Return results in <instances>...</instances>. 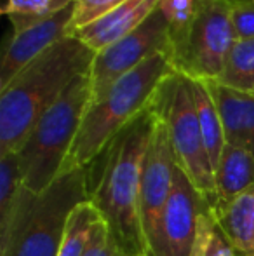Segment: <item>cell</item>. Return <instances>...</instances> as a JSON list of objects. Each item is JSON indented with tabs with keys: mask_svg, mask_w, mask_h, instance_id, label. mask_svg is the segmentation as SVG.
Here are the masks:
<instances>
[{
	"mask_svg": "<svg viewBox=\"0 0 254 256\" xmlns=\"http://www.w3.org/2000/svg\"><path fill=\"white\" fill-rule=\"evenodd\" d=\"M94 56L84 42L68 35L0 91V157L19 154L42 115L80 75L89 74Z\"/></svg>",
	"mask_w": 254,
	"mask_h": 256,
	"instance_id": "cell-1",
	"label": "cell"
},
{
	"mask_svg": "<svg viewBox=\"0 0 254 256\" xmlns=\"http://www.w3.org/2000/svg\"><path fill=\"white\" fill-rule=\"evenodd\" d=\"M152 124L153 108L150 106L113 138L101 154V174L91 192V202L101 212L113 240L126 256H148L141 228L139 196Z\"/></svg>",
	"mask_w": 254,
	"mask_h": 256,
	"instance_id": "cell-2",
	"label": "cell"
},
{
	"mask_svg": "<svg viewBox=\"0 0 254 256\" xmlns=\"http://www.w3.org/2000/svg\"><path fill=\"white\" fill-rule=\"evenodd\" d=\"M176 74L169 52H159L120 77L101 98L89 103L61 174L89 168L117 134L146 112ZM59 174V176H61Z\"/></svg>",
	"mask_w": 254,
	"mask_h": 256,
	"instance_id": "cell-3",
	"label": "cell"
},
{
	"mask_svg": "<svg viewBox=\"0 0 254 256\" xmlns=\"http://www.w3.org/2000/svg\"><path fill=\"white\" fill-rule=\"evenodd\" d=\"M87 178V168H80L38 196L24 190L12 225L0 239V256H58L71 211L91 199Z\"/></svg>",
	"mask_w": 254,
	"mask_h": 256,
	"instance_id": "cell-4",
	"label": "cell"
},
{
	"mask_svg": "<svg viewBox=\"0 0 254 256\" xmlns=\"http://www.w3.org/2000/svg\"><path fill=\"white\" fill-rule=\"evenodd\" d=\"M91 102L89 74L80 75L45 112L19 150L23 186L42 194L59 178Z\"/></svg>",
	"mask_w": 254,
	"mask_h": 256,
	"instance_id": "cell-5",
	"label": "cell"
},
{
	"mask_svg": "<svg viewBox=\"0 0 254 256\" xmlns=\"http://www.w3.org/2000/svg\"><path fill=\"white\" fill-rule=\"evenodd\" d=\"M235 40L230 0H199L188 32L169 49L174 72L190 80L216 82Z\"/></svg>",
	"mask_w": 254,
	"mask_h": 256,
	"instance_id": "cell-6",
	"label": "cell"
},
{
	"mask_svg": "<svg viewBox=\"0 0 254 256\" xmlns=\"http://www.w3.org/2000/svg\"><path fill=\"white\" fill-rule=\"evenodd\" d=\"M157 104L169 129L178 166L211 208L216 202L214 171L200 131L188 78L174 74L160 89Z\"/></svg>",
	"mask_w": 254,
	"mask_h": 256,
	"instance_id": "cell-7",
	"label": "cell"
},
{
	"mask_svg": "<svg viewBox=\"0 0 254 256\" xmlns=\"http://www.w3.org/2000/svg\"><path fill=\"white\" fill-rule=\"evenodd\" d=\"M169 26L157 10L132 34L98 52L89 70L91 102L101 98L120 77L138 68L143 61L159 52H169Z\"/></svg>",
	"mask_w": 254,
	"mask_h": 256,
	"instance_id": "cell-8",
	"label": "cell"
},
{
	"mask_svg": "<svg viewBox=\"0 0 254 256\" xmlns=\"http://www.w3.org/2000/svg\"><path fill=\"white\" fill-rule=\"evenodd\" d=\"M152 108L153 124L145 164H143L141 196H139L141 228L148 256L153 242H155L160 216H162L164 208H166L171 192H173L174 169L178 166L173 143H171L169 129H167L166 120H164L162 114L159 110L157 100L153 102Z\"/></svg>",
	"mask_w": 254,
	"mask_h": 256,
	"instance_id": "cell-9",
	"label": "cell"
},
{
	"mask_svg": "<svg viewBox=\"0 0 254 256\" xmlns=\"http://www.w3.org/2000/svg\"><path fill=\"white\" fill-rule=\"evenodd\" d=\"M209 204L200 197L180 166L174 169L173 192L160 216L150 256H192L199 216Z\"/></svg>",
	"mask_w": 254,
	"mask_h": 256,
	"instance_id": "cell-10",
	"label": "cell"
},
{
	"mask_svg": "<svg viewBox=\"0 0 254 256\" xmlns=\"http://www.w3.org/2000/svg\"><path fill=\"white\" fill-rule=\"evenodd\" d=\"M73 6L52 16L51 20H45L12 35L0 64V91L5 89L12 82V78L19 72H23L31 61L49 51L64 37L71 35Z\"/></svg>",
	"mask_w": 254,
	"mask_h": 256,
	"instance_id": "cell-11",
	"label": "cell"
},
{
	"mask_svg": "<svg viewBox=\"0 0 254 256\" xmlns=\"http://www.w3.org/2000/svg\"><path fill=\"white\" fill-rule=\"evenodd\" d=\"M159 2L160 0H127L106 16L75 32L73 35L80 42H84L92 52L98 54L138 30L157 10Z\"/></svg>",
	"mask_w": 254,
	"mask_h": 256,
	"instance_id": "cell-12",
	"label": "cell"
},
{
	"mask_svg": "<svg viewBox=\"0 0 254 256\" xmlns=\"http://www.w3.org/2000/svg\"><path fill=\"white\" fill-rule=\"evenodd\" d=\"M204 84L220 112L227 143L254 155V96L228 89L218 82Z\"/></svg>",
	"mask_w": 254,
	"mask_h": 256,
	"instance_id": "cell-13",
	"label": "cell"
},
{
	"mask_svg": "<svg viewBox=\"0 0 254 256\" xmlns=\"http://www.w3.org/2000/svg\"><path fill=\"white\" fill-rule=\"evenodd\" d=\"M209 212L237 256H254V185L234 199L211 206Z\"/></svg>",
	"mask_w": 254,
	"mask_h": 256,
	"instance_id": "cell-14",
	"label": "cell"
},
{
	"mask_svg": "<svg viewBox=\"0 0 254 256\" xmlns=\"http://www.w3.org/2000/svg\"><path fill=\"white\" fill-rule=\"evenodd\" d=\"M254 185V155L241 146L225 145L214 168L216 202H225ZM214 202V204H216Z\"/></svg>",
	"mask_w": 254,
	"mask_h": 256,
	"instance_id": "cell-15",
	"label": "cell"
},
{
	"mask_svg": "<svg viewBox=\"0 0 254 256\" xmlns=\"http://www.w3.org/2000/svg\"><path fill=\"white\" fill-rule=\"evenodd\" d=\"M188 82H190L192 98H193V104H195L197 118H199L204 143H206V150L214 171V168H216L218 160L221 157V152H223L225 145H227L223 122H221L220 112H218V106L214 103L207 86L204 82L190 80V78H188Z\"/></svg>",
	"mask_w": 254,
	"mask_h": 256,
	"instance_id": "cell-16",
	"label": "cell"
},
{
	"mask_svg": "<svg viewBox=\"0 0 254 256\" xmlns=\"http://www.w3.org/2000/svg\"><path fill=\"white\" fill-rule=\"evenodd\" d=\"M218 84L239 92L253 94L254 89V38H237L225 61Z\"/></svg>",
	"mask_w": 254,
	"mask_h": 256,
	"instance_id": "cell-17",
	"label": "cell"
},
{
	"mask_svg": "<svg viewBox=\"0 0 254 256\" xmlns=\"http://www.w3.org/2000/svg\"><path fill=\"white\" fill-rule=\"evenodd\" d=\"M101 218V212L96 209L91 199L78 204L68 218L58 256H84L89 240H91L92 228Z\"/></svg>",
	"mask_w": 254,
	"mask_h": 256,
	"instance_id": "cell-18",
	"label": "cell"
},
{
	"mask_svg": "<svg viewBox=\"0 0 254 256\" xmlns=\"http://www.w3.org/2000/svg\"><path fill=\"white\" fill-rule=\"evenodd\" d=\"M75 0H5L2 12L10 20L14 34L38 24L73 6Z\"/></svg>",
	"mask_w": 254,
	"mask_h": 256,
	"instance_id": "cell-19",
	"label": "cell"
},
{
	"mask_svg": "<svg viewBox=\"0 0 254 256\" xmlns=\"http://www.w3.org/2000/svg\"><path fill=\"white\" fill-rule=\"evenodd\" d=\"M192 256H237L232 244L211 216L209 209L199 216Z\"/></svg>",
	"mask_w": 254,
	"mask_h": 256,
	"instance_id": "cell-20",
	"label": "cell"
},
{
	"mask_svg": "<svg viewBox=\"0 0 254 256\" xmlns=\"http://www.w3.org/2000/svg\"><path fill=\"white\" fill-rule=\"evenodd\" d=\"M199 0H160L159 10L169 26V49L185 37L197 12Z\"/></svg>",
	"mask_w": 254,
	"mask_h": 256,
	"instance_id": "cell-21",
	"label": "cell"
},
{
	"mask_svg": "<svg viewBox=\"0 0 254 256\" xmlns=\"http://www.w3.org/2000/svg\"><path fill=\"white\" fill-rule=\"evenodd\" d=\"M127 0H75L73 6V24H71V35L80 28L94 23L96 20L106 16L122 6Z\"/></svg>",
	"mask_w": 254,
	"mask_h": 256,
	"instance_id": "cell-22",
	"label": "cell"
},
{
	"mask_svg": "<svg viewBox=\"0 0 254 256\" xmlns=\"http://www.w3.org/2000/svg\"><path fill=\"white\" fill-rule=\"evenodd\" d=\"M84 256H126L113 240L108 225L103 218L92 228L91 240H89Z\"/></svg>",
	"mask_w": 254,
	"mask_h": 256,
	"instance_id": "cell-23",
	"label": "cell"
},
{
	"mask_svg": "<svg viewBox=\"0 0 254 256\" xmlns=\"http://www.w3.org/2000/svg\"><path fill=\"white\" fill-rule=\"evenodd\" d=\"M230 14L237 38H254V0H230Z\"/></svg>",
	"mask_w": 254,
	"mask_h": 256,
	"instance_id": "cell-24",
	"label": "cell"
},
{
	"mask_svg": "<svg viewBox=\"0 0 254 256\" xmlns=\"http://www.w3.org/2000/svg\"><path fill=\"white\" fill-rule=\"evenodd\" d=\"M253 96H254V89H253Z\"/></svg>",
	"mask_w": 254,
	"mask_h": 256,
	"instance_id": "cell-25",
	"label": "cell"
}]
</instances>
